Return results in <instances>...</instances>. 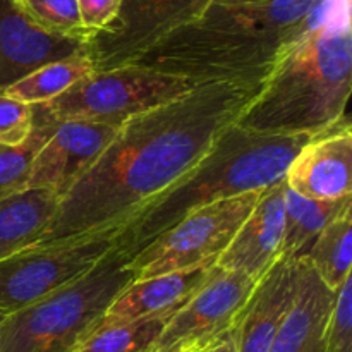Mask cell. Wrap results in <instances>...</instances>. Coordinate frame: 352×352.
Listing matches in <instances>:
<instances>
[{"label": "cell", "instance_id": "7", "mask_svg": "<svg viewBox=\"0 0 352 352\" xmlns=\"http://www.w3.org/2000/svg\"><path fill=\"white\" fill-rule=\"evenodd\" d=\"M263 191L210 203L189 213L133 258L134 280L217 265Z\"/></svg>", "mask_w": 352, "mask_h": 352}, {"label": "cell", "instance_id": "1", "mask_svg": "<svg viewBox=\"0 0 352 352\" xmlns=\"http://www.w3.org/2000/svg\"><path fill=\"white\" fill-rule=\"evenodd\" d=\"M263 85L208 82L126 120L58 201L38 244L120 227L148 199L195 167L239 120Z\"/></svg>", "mask_w": 352, "mask_h": 352}, {"label": "cell", "instance_id": "2", "mask_svg": "<svg viewBox=\"0 0 352 352\" xmlns=\"http://www.w3.org/2000/svg\"><path fill=\"white\" fill-rule=\"evenodd\" d=\"M337 0H210L205 12L131 62L208 82L263 85ZM129 65V64H127Z\"/></svg>", "mask_w": 352, "mask_h": 352}, {"label": "cell", "instance_id": "9", "mask_svg": "<svg viewBox=\"0 0 352 352\" xmlns=\"http://www.w3.org/2000/svg\"><path fill=\"white\" fill-rule=\"evenodd\" d=\"M256 282L215 265L208 280L165 323L148 352H205L232 333Z\"/></svg>", "mask_w": 352, "mask_h": 352}, {"label": "cell", "instance_id": "26", "mask_svg": "<svg viewBox=\"0 0 352 352\" xmlns=\"http://www.w3.org/2000/svg\"><path fill=\"white\" fill-rule=\"evenodd\" d=\"M33 109L28 103L0 93V144L14 146L31 133Z\"/></svg>", "mask_w": 352, "mask_h": 352}, {"label": "cell", "instance_id": "29", "mask_svg": "<svg viewBox=\"0 0 352 352\" xmlns=\"http://www.w3.org/2000/svg\"><path fill=\"white\" fill-rule=\"evenodd\" d=\"M3 318H6V313H3V311H0V325H2Z\"/></svg>", "mask_w": 352, "mask_h": 352}, {"label": "cell", "instance_id": "10", "mask_svg": "<svg viewBox=\"0 0 352 352\" xmlns=\"http://www.w3.org/2000/svg\"><path fill=\"white\" fill-rule=\"evenodd\" d=\"M210 0H120L112 23L88 38L95 72L131 64L165 36L192 23Z\"/></svg>", "mask_w": 352, "mask_h": 352}, {"label": "cell", "instance_id": "19", "mask_svg": "<svg viewBox=\"0 0 352 352\" xmlns=\"http://www.w3.org/2000/svg\"><path fill=\"white\" fill-rule=\"evenodd\" d=\"M287 186V184H285ZM352 206V195L340 199H308L285 189V230L282 256H308L322 230Z\"/></svg>", "mask_w": 352, "mask_h": 352}, {"label": "cell", "instance_id": "15", "mask_svg": "<svg viewBox=\"0 0 352 352\" xmlns=\"http://www.w3.org/2000/svg\"><path fill=\"white\" fill-rule=\"evenodd\" d=\"M301 261L280 256L256 282L236 327V352H268L299 284Z\"/></svg>", "mask_w": 352, "mask_h": 352}, {"label": "cell", "instance_id": "6", "mask_svg": "<svg viewBox=\"0 0 352 352\" xmlns=\"http://www.w3.org/2000/svg\"><path fill=\"white\" fill-rule=\"evenodd\" d=\"M192 88V82L179 76L129 64L93 72L45 105L60 122L88 120L120 127L126 120L165 105Z\"/></svg>", "mask_w": 352, "mask_h": 352}, {"label": "cell", "instance_id": "27", "mask_svg": "<svg viewBox=\"0 0 352 352\" xmlns=\"http://www.w3.org/2000/svg\"><path fill=\"white\" fill-rule=\"evenodd\" d=\"M120 0H78L79 16L86 31L96 33L109 26L119 10Z\"/></svg>", "mask_w": 352, "mask_h": 352}, {"label": "cell", "instance_id": "5", "mask_svg": "<svg viewBox=\"0 0 352 352\" xmlns=\"http://www.w3.org/2000/svg\"><path fill=\"white\" fill-rule=\"evenodd\" d=\"M133 280L127 258L112 250L81 278L6 315L0 352H74Z\"/></svg>", "mask_w": 352, "mask_h": 352}, {"label": "cell", "instance_id": "28", "mask_svg": "<svg viewBox=\"0 0 352 352\" xmlns=\"http://www.w3.org/2000/svg\"><path fill=\"white\" fill-rule=\"evenodd\" d=\"M205 352H236V330L227 337H223L220 342H217L215 346H212Z\"/></svg>", "mask_w": 352, "mask_h": 352}, {"label": "cell", "instance_id": "25", "mask_svg": "<svg viewBox=\"0 0 352 352\" xmlns=\"http://www.w3.org/2000/svg\"><path fill=\"white\" fill-rule=\"evenodd\" d=\"M325 352H352V277L337 291L327 327Z\"/></svg>", "mask_w": 352, "mask_h": 352}, {"label": "cell", "instance_id": "20", "mask_svg": "<svg viewBox=\"0 0 352 352\" xmlns=\"http://www.w3.org/2000/svg\"><path fill=\"white\" fill-rule=\"evenodd\" d=\"M31 109L33 126L26 140L14 146L0 144V198L28 189L34 158L60 124L45 103H34Z\"/></svg>", "mask_w": 352, "mask_h": 352}, {"label": "cell", "instance_id": "3", "mask_svg": "<svg viewBox=\"0 0 352 352\" xmlns=\"http://www.w3.org/2000/svg\"><path fill=\"white\" fill-rule=\"evenodd\" d=\"M351 82V0H337L278 60L236 124L261 134L318 136L347 117Z\"/></svg>", "mask_w": 352, "mask_h": 352}, {"label": "cell", "instance_id": "4", "mask_svg": "<svg viewBox=\"0 0 352 352\" xmlns=\"http://www.w3.org/2000/svg\"><path fill=\"white\" fill-rule=\"evenodd\" d=\"M311 138L261 134L234 124L195 167L148 199L117 229L113 250L131 263L151 241L195 210L282 182L291 162Z\"/></svg>", "mask_w": 352, "mask_h": 352}, {"label": "cell", "instance_id": "8", "mask_svg": "<svg viewBox=\"0 0 352 352\" xmlns=\"http://www.w3.org/2000/svg\"><path fill=\"white\" fill-rule=\"evenodd\" d=\"M117 229L33 244L0 261V311L26 308L88 274L113 250Z\"/></svg>", "mask_w": 352, "mask_h": 352}, {"label": "cell", "instance_id": "12", "mask_svg": "<svg viewBox=\"0 0 352 352\" xmlns=\"http://www.w3.org/2000/svg\"><path fill=\"white\" fill-rule=\"evenodd\" d=\"M86 48L88 40L48 33L16 0H0V93L43 65L85 55Z\"/></svg>", "mask_w": 352, "mask_h": 352}, {"label": "cell", "instance_id": "17", "mask_svg": "<svg viewBox=\"0 0 352 352\" xmlns=\"http://www.w3.org/2000/svg\"><path fill=\"white\" fill-rule=\"evenodd\" d=\"M291 309L268 352H325L327 327L336 302L332 292L302 258Z\"/></svg>", "mask_w": 352, "mask_h": 352}, {"label": "cell", "instance_id": "23", "mask_svg": "<svg viewBox=\"0 0 352 352\" xmlns=\"http://www.w3.org/2000/svg\"><path fill=\"white\" fill-rule=\"evenodd\" d=\"M170 316H150L124 325L96 329L74 352H148Z\"/></svg>", "mask_w": 352, "mask_h": 352}, {"label": "cell", "instance_id": "21", "mask_svg": "<svg viewBox=\"0 0 352 352\" xmlns=\"http://www.w3.org/2000/svg\"><path fill=\"white\" fill-rule=\"evenodd\" d=\"M305 260L330 291L337 292L342 287L346 278L351 277L352 206L322 230Z\"/></svg>", "mask_w": 352, "mask_h": 352}, {"label": "cell", "instance_id": "18", "mask_svg": "<svg viewBox=\"0 0 352 352\" xmlns=\"http://www.w3.org/2000/svg\"><path fill=\"white\" fill-rule=\"evenodd\" d=\"M57 206L58 198L47 189H24L0 198V261L40 243Z\"/></svg>", "mask_w": 352, "mask_h": 352}, {"label": "cell", "instance_id": "22", "mask_svg": "<svg viewBox=\"0 0 352 352\" xmlns=\"http://www.w3.org/2000/svg\"><path fill=\"white\" fill-rule=\"evenodd\" d=\"M93 72L95 69H93L88 55H78V57L52 62V64L36 69L26 78L9 86L3 93L19 102L28 103V105L47 103L60 96L76 82L88 78Z\"/></svg>", "mask_w": 352, "mask_h": 352}, {"label": "cell", "instance_id": "24", "mask_svg": "<svg viewBox=\"0 0 352 352\" xmlns=\"http://www.w3.org/2000/svg\"><path fill=\"white\" fill-rule=\"evenodd\" d=\"M16 2L36 26L48 33L82 38V40L91 36V33L86 31L81 23L78 0H16Z\"/></svg>", "mask_w": 352, "mask_h": 352}, {"label": "cell", "instance_id": "11", "mask_svg": "<svg viewBox=\"0 0 352 352\" xmlns=\"http://www.w3.org/2000/svg\"><path fill=\"white\" fill-rule=\"evenodd\" d=\"M117 129L88 120H62L34 158L28 189H47L60 201L112 143Z\"/></svg>", "mask_w": 352, "mask_h": 352}, {"label": "cell", "instance_id": "14", "mask_svg": "<svg viewBox=\"0 0 352 352\" xmlns=\"http://www.w3.org/2000/svg\"><path fill=\"white\" fill-rule=\"evenodd\" d=\"M285 181L263 189L217 267L260 280L282 256L285 230Z\"/></svg>", "mask_w": 352, "mask_h": 352}, {"label": "cell", "instance_id": "16", "mask_svg": "<svg viewBox=\"0 0 352 352\" xmlns=\"http://www.w3.org/2000/svg\"><path fill=\"white\" fill-rule=\"evenodd\" d=\"M215 265L133 280L107 308L96 329L124 325L150 316H172L208 280Z\"/></svg>", "mask_w": 352, "mask_h": 352}, {"label": "cell", "instance_id": "13", "mask_svg": "<svg viewBox=\"0 0 352 352\" xmlns=\"http://www.w3.org/2000/svg\"><path fill=\"white\" fill-rule=\"evenodd\" d=\"M285 184L308 199L352 195V133L349 117L301 148L285 172Z\"/></svg>", "mask_w": 352, "mask_h": 352}]
</instances>
